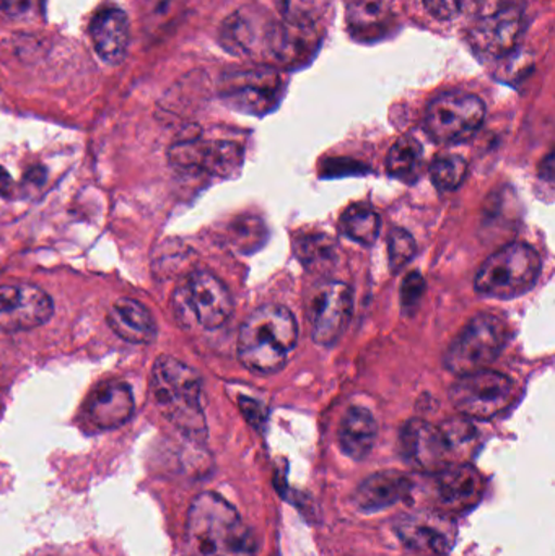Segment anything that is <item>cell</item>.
Instances as JSON below:
<instances>
[{"instance_id":"2e32d148","label":"cell","mask_w":555,"mask_h":556,"mask_svg":"<svg viewBox=\"0 0 555 556\" xmlns=\"http://www.w3.org/2000/svg\"><path fill=\"white\" fill-rule=\"evenodd\" d=\"M133 414V391L129 386L119 381L103 382L98 386L85 404L88 421L100 430L123 427L130 420Z\"/></svg>"},{"instance_id":"8992f818","label":"cell","mask_w":555,"mask_h":556,"mask_svg":"<svg viewBox=\"0 0 555 556\" xmlns=\"http://www.w3.org/2000/svg\"><path fill=\"white\" fill-rule=\"evenodd\" d=\"M484 119L485 104L481 98L465 91H449L429 104L424 126L436 142L458 143L475 136Z\"/></svg>"},{"instance_id":"30bf717a","label":"cell","mask_w":555,"mask_h":556,"mask_svg":"<svg viewBox=\"0 0 555 556\" xmlns=\"http://www.w3.org/2000/svg\"><path fill=\"white\" fill-rule=\"evenodd\" d=\"M176 309L192 314L204 329H218L230 319L234 300L228 288L211 273H194L176 293Z\"/></svg>"},{"instance_id":"ac0fdd59","label":"cell","mask_w":555,"mask_h":556,"mask_svg":"<svg viewBox=\"0 0 555 556\" xmlns=\"http://www.w3.org/2000/svg\"><path fill=\"white\" fill-rule=\"evenodd\" d=\"M91 41L94 51L108 64L117 65L124 61L129 48V18L117 7L100 10L91 20Z\"/></svg>"},{"instance_id":"d4e9b609","label":"cell","mask_w":555,"mask_h":556,"mask_svg":"<svg viewBox=\"0 0 555 556\" xmlns=\"http://www.w3.org/2000/svg\"><path fill=\"white\" fill-rule=\"evenodd\" d=\"M341 228L351 240L371 247L380 235V215L368 204H354L342 215Z\"/></svg>"},{"instance_id":"d6986e66","label":"cell","mask_w":555,"mask_h":556,"mask_svg":"<svg viewBox=\"0 0 555 556\" xmlns=\"http://www.w3.org/2000/svg\"><path fill=\"white\" fill-rule=\"evenodd\" d=\"M345 22L351 35L362 42L380 41L398 26L396 15L387 0H349Z\"/></svg>"},{"instance_id":"8fae6325","label":"cell","mask_w":555,"mask_h":556,"mask_svg":"<svg viewBox=\"0 0 555 556\" xmlns=\"http://www.w3.org/2000/svg\"><path fill=\"white\" fill-rule=\"evenodd\" d=\"M525 29L527 18L524 9L517 3H504L476 20L469 39L479 54L502 59L517 49Z\"/></svg>"},{"instance_id":"4316f807","label":"cell","mask_w":555,"mask_h":556,"mask_svg":"<svg viewBox=\"0 0 555 556\" xmlns=\"http://www.w3.org/2000/svg\"><path fill=\"white\" fill-rule=\"evenodd\" d=\"M468 163L459 155H442L430 165V178L442 191H453L465 181Z\"/></svg>"},{"instance_id":"484cf974","label":"cell","mask_w":555,"mask_h":556,"mask_svg":"<svg viewBox=\"0 0 555 556\" xmlns=\"http://www.w3.org/2000/svg\"><path fill=\"white\" fill-rule=\"evenodd\" d=\"M424 159V147L414 136H403L394 142L388 153V173L394 178L413 181Z\"/></svg>"},{"instance_id":"603a6c76","label":"cell","mask_w":555,"mask_h":556,"mask_svg":"<svg viewBox=\"0 0 555 556\" xmlns=\"http://www.w3.org/2000/svg\"><path fill=\"white\" fill-rule=\"evenodd\" d=\"M377 421L364 407H352L345 412L339 427V444L345 456L364 460L374 450L377 441Z\"/></svg>"},{"instance_id":"7a4b0ae2","label":"cell","mask_w":555,"mask_h":556,"mask_svg":"<svg viewBox=\"0 0 555 556\" xmlns=\"http://www.w3.org/2000/svg\"><path fill=\"white\" fill-rule=\"evenodd\" d=\"M299 340L295 317L282 304L257 307L240 329L238 356L250 371L274 375L286 366Z\"/></svg>"},{"instance_id":"d6a6232c","label":"cell","mask_w":555,"mask_h":556,"mask_svg":"<svg viewBox=\"0 0 555 556\" xmlns=\"http://www.w3.org/2000/svg\"><path fill=\"white\" fill-rule=\"evenodd\" d=\"M424 7L433 18L449 22L462 13L465 0H424Z\"/></svg>"},{"instance_id":"7402d4cb","label":"cell","mask_w":555,"mask_h":556,"mask_svg":"<svg viewBox=\"0 0 555 556\" xmlns=\"http://www.w3.org/2000/svg\"><path fill=\"white\" fill-rule=\"evenodd\" d=\"M267 25H261L260 15L248 10H238L222 23L220 45L234 55H251L257 48H264Z\"/></svg>"},{"instance_id":"f1b7e54d","label":"cell","mask_w":555,"mask_h":556,"mask_svg":"<svg viewBox=\"0 0 555 556\" xmlns=\"http://www.w3.org/2000/svg\"><path fill=\"white\" fill-rule=\"evenodd\" d=\"M297 256L306 267L319 266L335 260V241L326 235H306L297 241Z\"/></svg>"},{"instance_id":"836d02e7","label":"cell","mask_w":555,"mask_h":556,"mask_svg":"<svg viewBox=\"0 0 555 556\" xmlns=\"http://www.w3.org/2000/svg\"><path fill=\"white\" fill-rule=\"evenodd\" d=\"M35 0H0V15L20 18L31 12Z\"/></svg>"},{"instance_id":"6da1fadb","label":"cell","mask_w":555,"mask_h":556,"mask_svg":"<svg viewBox=\"0 0 555 556\" xmlns=\"http://www.w3.org/2000/svg\"><path fill=\"white\" fill-rule=\"evenodd\" d=\"M185 552L186 556H257L260 542L227 500L205 492L189 508Z\"/></svg>"},{"instance_id":"5bb4252c","label":"cell","mask_w":555,"mask_h":556,"mask_svg":"<svg viewBox=\"0 0 555 556\" xmlns=\"http://www.w3.org/2000/svg\"><path fill=\"white\" fill-rule=\"evenodd\" d=\"M400 451L407 464L432 473L449 467L453 456L442 428L424 420H409L404 425Z\"/></svg>"},{"instance_id":"4dcf8cb0","label":"cell","mask_w":555,"mask_h":556,"mask_svg":"<svg viewBox=\"0 0 555 556\" xmlns=\"http://www.w3.org/2000/svg\"><path fill=\"white\" fill-rule=\"evenodd\" d=\"M440 428L445 434L452 454L465 451L466 447L475 444L476 438H478L475 425L469 424L468 420H450Z\"/></svg>"},{"instance_id":"ba28073f","label":"cell","mask_w":555,"mask_h":556,"mask_svg":"<svg viewBox=\"0 0 555 556\" xmlns=\"http://www.w3.org/2000/svg\"><path fill=\"white\" fill-rule=\"evenodd\" d=\"M286 78L274 67H257L227 74L222 81V98L241 113H269L279 104Z\"/></svg>"},{"instance_id":"52a82bcc","label":"cell","mask_w":555,"mask_h":556,"mask_svg":"<svg viewBox=\"0 0 555 556\" xmlns=\"http://www.w3.org/2000/svg\"><path fill=\"white\" fill-rule=\"evenodd\" d=\"M517 399V388L508 376L482 369L462 376L450 389V401L466 417L489 420L507 410Z\"/></svg>"},{"instance_id":"83f0119b","label":"cell","mask_w":555,"mask_h":556,"mask_svg":"<svg viewBox=\"0 0 555 556\" xmlns=\"http://www.w3.org/2000/svg\"><path fill=\"white\" fill-rule=\"evenodd\" d=\"M331 0H282L283 20L293 25L318 26Z\"/></svg>"},{"instance_id":"cb8c5ba5","label":"cell","mask_w":555,"mask_h":556,"mask_svg":"<svg viewBox=\"0 0 555 556\" xmlns=\"http://www.w3.org/2000/svg\"><path fill=\"white\" fill-rule=\"evenodd\" d=\"M481 473L471 466H449L439 472L440 498L452 506H468L478 502L482 493Z\"/></svg>"},{"instance_id":"ffe728a7","label":"cell","mask_w":555,"mask_h":556,"mask_svg":"<svg viewBox=\"0 0 555 556\" xmlns=\"http://www.w3.org/2000/svg\"><path fill=\"white\" fill-rule=\"evenodd\" d=\"M398 535L407 547L436 556L453 547L452 526L436 516H409L398 525Z\"/></svg>"},{"instance_id":"f546056e","label":"cell","mask_w":555,"mask_h":556,"mask_svg":"<svg viewBox=\"0 0 555 556\" xmlns=\"http://www.w3.org/2000/svg\"><path fill=\"white\" fill-rule=\"evenodd\" d=\"M416 241L403 228H394L388 240V256H390V267L393 273L403 269L414 254H416Z\"/></svg>"},{"instance_id":"7c38bea8","label":"cell","mask_w":555,"mask_h":556,"mask_svg":"<svg viewBox=\"0 0 555 556\" xmlns=\"http://www.w3.org/2000/svg\"><path fill=\"white\" fill-rule=\"evenodd\" d=\"M168 159L179 169L231 178L243 166V149L228 140L192 139L175 143L168 150Z\"/></svg>"},{"instance_id":"9c48e42d","label":"cell","mask_w":555,"mask_h":556,"mask_svg":"<svg viewBox=\"0 0 555 556\" xmlns=\"http://www.w3.org/2000/svg\"><path fill=\"white\" fill-rule=\"evenodd\" d=\"M354 309V291L342 281L328 280L316 285L308 293L306 317L313 340L329 346L341 339Z\"/></svg>"},{"instance_id":"1f68e13d","label":"cell","mask_w":555,"mask_h":556,"mask_svg":"<svg viewBox=\"0 0 555 556\" xmlns=\"http://www.w3.org/2000/svg\"><path fill=\"white\" fill-rule=\"evenodd\" d=\"M424 291H426V280L419 273L409 274L404 278L403 287H401V304L404 309H413L422 300Z\"/></svg>"},{"instance_id":"5b68a950","label":"cell","mask_w":555,"mask_h":556,"mask_svg":"<svg viewBox=\"0 0 555 556\" xmlns=\"http://www.w3.org/2000/svg\"><path fill=\"white\" fill-rule=\"evenodd\" d=\"M510 329L495 314L476 316L445 353V366L453 375L466 376L488 369L507 345Z\"/></svg>"},{"instance_id":"44dd1931","label":"cell","mask_w":555,"mask_h":556,"mask_svg":"<svg viewBox=\"0 0 555 556\" xmlns=\"http://www.w3.org/2000/svg\"><path fill=\"white\" fill-rule=\"evenodd\" d=\"M108 326L127 342L143 345L156 339V323L150 311L139 301L121 298L106 313Z\"/></svg>"},{"instance_id":"3957f363","label":"cell","mask_w":555,"mask_h":556,"mask_svg":"<svg viewBox=\"0 0 555 556\" xmlns=\"http://www.w3.org/2000/svg\"><path fill=\"white\" fill-rule=\"evenodd\" d=\"M150 388L169 424L195 443L205 441L207 424L201 404L202 382L194 369L173 356H159L153 363Z\"/></svg>"},{"instance_id":"4fadbf2b","label":"cell","mask_w":555,"mask_h":556,"mask_svg":"<svg viewBox=\"0 0 555 556\" xmlns=\"http://www.w3.org/2000/svg\"><path fill=\"white\" fill-rule=\"evenodd\" d=\"M54 303L35 285L0 287V332H22L42 326L51 319Z\"/></svg>"},{"instance_id":"277c9868","label":"cell","mask_w":555,"mask_h":556,"mask_svg":"<svg viewBox=\"0 0 555 556\" xmlns=\"http://www.w3.org/2000/svg\"><path fill=\"white\" fill-rule=\"evenodd\" d=\"M540 274V254L528 244L512 243L482 264L475 288L484 296L510 300L530 291Z\"/></svg>"},{"instance_id":"9a60e30c","label":"cell","mask_w":555,"mask_h":556,"mask_svg":"<svg viewBox=\"0 0 555 556\" xmlns=\"http://www.w3.org/2000/svg\"><path fill=\"white\" fill-rule=\"evenodd\" d=\"M321 41L318 26L293 25L282 20L270 23L263 51L276 64L295 68L308 64L315 58Z\"/></svg>"},{"instance_id":"e0dca14e","label":"cell","mask_w":555,"mask_h":556,"mask_svg":"<svg viewBox=\"0 0 555 556\" xmlns=\"http://www.w3.org/2000/svg\"><path fill=\"white\" fill-rule=\"evenodd\" d=\"M414 483L406 473L398 470L374 473L355 490V508L362 513H378L404 502L413 492Z\"/></svg>"},{"instance_id":"e575fe53","label":"cell","mask_w":555,"mask_h":556,"mask_svg":"<svg viewBox=\"0 0 555 556\" xmlns=\"http://www.w3.org/2000/svg\"><path fill=\"white\" fill-rule=\"evenodd\" d=\"M10 191H12V179L5 169L0 168V194L9 195Z\"/></svg>"}]
</instances>
